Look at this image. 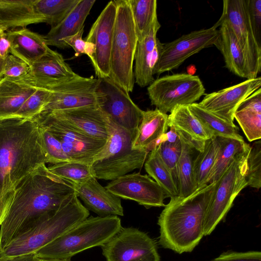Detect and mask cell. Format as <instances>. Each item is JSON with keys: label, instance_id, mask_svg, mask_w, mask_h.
<instances>
[{"label": "cell", "instance_id": "6da1fadb", "mask_svg": "<svg viewBox=\"0 0 261 261\" xmlns=\"http://www.w3.org/2000/svg\"><path fill=\"white\" fill-rule=\"evenodd\" d=\"M44 164L14 189L12 202L1 225L0 251L45 213L54 210L75 192L70 182L52 173Z\"/></svg>", "mask_w": 261, "mask_h": 261}, {"label": "cell", "instance_id": "7a4b0ae2", "mask_svg": "<svg viewBox=\"0 0 261 261\" xmlns=\"http://www.w3.org/2000/svg\"><path fill=\"white\" fill-rule=\"evenodd\" d=\"M46 164L40 126L33 118L0 119V196Z\"/></svg>", "mask_w": 261, "mask_h": 261}, {"label": "cell", "instance_id": "3957f363", "mask_svg": "<svg viewBox=\"0 0 261 261\" xmlns=\"http://www.w3.org/2000/svg\"><path fill=\"white\" fill-rule=\"evenodd\" d=\"M215 182L197 189L187 196L170 198L158 220L159 243L178 254L191 252L204 237L205 214Z\"/></svg>", "mask_w": 261, "mask_h": 261}, {"label": "cell", "instance_id": "277c9868", "mask_svg": "<svg viewBox=\"0 0 261 261\" xmlns=\"http://www.w3.org/2000/svg\"><path fill=\"white\" fill-rule=\"evenodd\" d=\"M89 215L74 193L16 236L0 251V259L35 253Z\"/></svg>", "mask_w": 261, "mask_h": 261}, {"label": "cell", "instance_id": "5b68a950", "mask_svg": "<svg viewBox=\"0 0 261 261\" xmlns=\"http://www.w3.org/2000/svg\"><path fill=\"white\" fill-rule=\"evenodd\" d=\"M121 227L116 216L88 217L35 253L39 258H71L83 251L102 246Z\"/></svg>", "mask_w": 261, "mask_h": 261}, {"label": "cell", "instance_id": "8992f818", "mask_svg": "<svg viewBox=\"0 0 261 261\" xmlns=\"http://www.w3.org/2000/svg\"><path fill=\"white\" fill-rule=\"evenodd\" d=\"M117 7L110 56V77L127 93L135 84L133 63L138 40L128 0L115 1Z\"/></svg>", "mask_w": 261, "mask_h": 261}, {"label": "cell", "instance_id": "52a82bcc", "mask_svg": "<svg viewBox=\"0 0 261 261\" xmlns=\"http://www.w3.org/2000/svg\"><path fill=\"white\" fill-rule=\"evenodd\" d=\"M250 145L238 154L215 182L203 225L204 236L210 235L224 220L234 199L246 186L247 159Z\"/></svg>", "mask_w": 261, "mask_h": 261}, {"label": "cell", "instance_id": "ba28073f", "mask_svg": "<svg viewBox=\"0 0 261 261\" xmlns=\"http://www.w3.org/2000/svg\"><path fill=\"white\" fill-rule=\"evenodd\" d=\"M147 92L151 104L167 114L177 106L195 103L204 94L205 88L198 76L177 73L154 80Z\"/></svg>", "mask_w": 261, "mask_h": 261}, {"label": "cell", "instance_id": "9c48e42d", "mask_svg": "<svg viewBox=\"0 0 261 261\" xmlns=\"http://www.w3.org/2000/svg\"><path fill=\"white\" fill-rule=\"evenodd\" d=\"M32 118L61 142L70 161L91 165L106 145L107 141L84 134L50 113L41 112Z\"/></svg>", "mask_w": 261, "mask_h": 261}, {"label": "cell", "instance_id": "30bf717a", "mask_svg": "<svg viewBox=\"0 0 261 261\" xmlns=\"http://www.w3.org/2000/svg\"><path fill=\"white\" fill-rule=\"evenodd\" d=\"M219 31L215 26L184 34L177 39L162 43L157 38L158 54L153 63V75L178 68L188 58L215 45Z\"/></svg>", "mask_w": 261, "mask_h": 261}, {"label": "cell", "instance_id": "8fae6325", "mask_svg": "<svg viewBox=\"0 0 261 261\" xmlns=\"http://www.w3.org/2000/svg\"><path fill=\"white\" fill-rule=\"evenodd\" d=\"M222 15L214 25L222 22L232 29L246 57L250 79L257 77L261 68V45L255 36L250 21L248 0H224Z\"/></svg>", "mask_w": 261, "mask_h": 261}, {"label": "cell", "instance_id": "7c38bea8", "mask_svg": "<svg viewBox=\"0 0 261 261\" xmlns=\"http://www.w3.org/2000/svg\"><path fill=\"white\" fill-rule=\"evenodd\" d=\"M101 247L107 261H160L155 241L133 227H122Z\"/></svg>", "mask_w": 261, "mask_h": 261}, {"label": "cell", "instance_id": "4fadbf2b", "mask_svg": "<svg viewBox=\"0 0 261 261\" xmlns=\"http://www.w3.org/2000/svg\"><path fill=\"white\" fill-rule=\"evenodd\" d=\"M116 11L115 1L109 2L85 39L86 55L90 58L98 79L110 77L111 50Z\"/></svg>", "mask_w": 261, "mask_h": 261}, {"label": "cell", "instance_id": "5bb4252c", "mask_svg": "<svg viewBox=\"0 0 261 261\" xmlns=\"http://www.w3.org/2000/svg\"><path fill=\"white\" fill-rule=\"evenodd\" d=\"M99 84L98 78L80 76L71 82L59 86L50 90V99L41 112L100 106L105 97L99 89Z\"/></svg>", "mask_w": 261, "mask_h": 261}, {"label": "cell", "instance_id": "9a60e30c", "mask_svg": "<svg viewBox=\"0 0 261 261\" xmlns=\"http://www.w3.org/2000/svg\"><path fill=\"white\" fill-rule=\"evenodd\" d=\"M99 79V89L104 94L105 99L99 107L114 123L128 131L134 139L143 111L133 102L129 93L110 77Z\"/></svg>", "mask_w": 261, "mask_h": 261}, {"label": "cell", "instance_id": "2e32d148", "mask_svg": "<svg viewBox=\"0 0 261 261\" xmlns=\"http://www.w3.org/2000/svg\"><path fill=\"white\" fill-rule=\"evenodd\" d=\"M105 188L120 198L134 200L146 208L165 205L164 191L147 174H127L112 180Z\"/></svg>", "mask_w": 261, "mask_h": 261}, {"label": "cell", "instance_id": "e0dca14e", "mask_svg": "<svg viewBox=\"0 0 261 261\" xmlns=\"http://www.w3.org/2000/svg\"><path fill=\"white\" fill-rule=\"evenodd\" d=\"M29 66V73L20 79L36 88L51 90L80 76L72 70L61 54L50 48Z\"/></svg>", "mask_w": 261, "mask_h": 261}, {"label": "cell", "instance_id": "ac0fdd59", "mask_svg": "<svg viewBox=\"0 0 261 261\" xmlns=\"http://www.w3.org/2000/svg\"><path fill=\"white\" fill-rule=\"evenodd\" d=\"M260 77L247 79L239 84L206 94L199 104L219 118L234 123V114L239 105L260 88Z\"/></svg>", "mask_w": 261, "mask_h": 261}, {"label": "cell", "instance_id": "d6986e66", "mask_svg": "<svg viewBox=\"0 0 261 261\" xmlns=\"http://www.w3.org/2000/svg\"><path fill=\"white\" fill-rule=\"evenodd\" d=\"M49 113L87 135L106 141L109 138V117L99 106Z\"/></svg>", "mask_w": 261, "mask_h": 261}, {"label": "cell", "instance_id": "ffe728a7", "mask_svg": "<svg viewBox=\"0 0 261 261\" xmlns=\"http://www.w3.org/2000/svg\"><path fill=\"white\" fill-rule=\"evenodd\" d=\"M75 194L86 208L99 217L124 215L121 199L103 187L93 177L86 182L75 186Z\"/></svg>", "mask_w": 261, "mask_h": 261}, {"label": "cell", "instance_id": "44dd1931", "mask_svg": "<svg viewBox=\"0 0 261 261\" xmlns=\"http://www.w3.org/2000/svg\"><path fill=\"white\" fill-rule=\"evenodd\" d=\"M149 151L145 149L130 148L119 154L91 164L94 177L96 179L115 180L144 164Z\"/></svg>", "mask_w": 261, "mask_h": 261}, {"label": "cell", "instance_id": "7402d4cb", "mask_svg": "<svg viewBox=\"0 0 261 261\" xmlns=\"http://www.w3.org/2000/svg\"><path fill=\"white\" fill-rule=\"evenodd\" d=\"M168 125L198 152L203 150L205 142L212 137L188 106L175 107L168 116Z\"/></svg>", "mask_w": 261, "mask_h": 261}, {"label": "cell", "instance_id": "603a6c76", "mask_svg": "<svg viewBox=\"0 0 261 261\" xmlns=\"http://www.w3.org/2000/svg\"><path fill=\"white\" fill-rule=\"evenodd\" d=\"M95 0H80L68 14L57 25L51 27L43 36L46 44L63 49L68 48L63 40L84 28L85 21Z\"/></svg>", "mask_w": 261, "mask_h": 261}, {"label": "cell", "instance_id": "cb8c5ba5", "mask_svg": "<svg viewBox=\"0 0 261 261\" xmlns=\"http://www.w3.org/2000/svg\"><path fill=\"white\" fill-rule=\"evenodd\" d=\"M218 27L219 35L214 45L222 54L226 67L238 76L251 79L245 56L232 29L225 22Z\"/></svg>", "mask_w": 261, "mask_h": 261}, {"label": "cell", "instance_id": "d4e9b609", "mask_svg": "<svg viewBox=\"0 0 261 261\" xmlns=\"http://www.w3.org/2000/svg\"><path fill=\"white\" fill-rule=\"evenodd\" d=\"M161 28L158 17L154 19L149 30L138 38L135 56V82L141 87L150 85L154 80L152 61L156 45V34Z\"/></svg>", "mask_w": 261, "mask_h": 261}, {"label": "cell", "instance_id": "484cf974", "mask_svg": "<svg viewBox=\"0 0 261 261\" xmlns=\"http://www.w3.org/2000/svg\"><path fill=\"white\" fill-rule=\"evenodd\" d=\"M168 116L158 109L143 111L142 118L132 142V148L153 150L167 133Z\"/></svg>", "mask_w": 261, "mask_h": 261}, {"label": "cell", "instance_id": "4316f807", "mask_svg": "<svg viewBox=\"0 0 261 261\" xmlns=\"http://www.w3.org/2000/svg\"><path fill=\"white\" fill-rule=\"evenodd\" d=\"M6 32L10 42V53L29 65L44 55L49 49L43 36L23 28Z\"/></svg>", "mask_w": 261, "mask_h": 261}, {"label": "cell", "instance_id": "83f0119b", "mask_svg": "<svg viewBox=\"0 0 261 261\" xmlns=\"http://www.w3.org/2000/svg\"><path fill=\"white\" fill-rule=\"evenodd\" d=\"M35 0H0V28L4 31L9 29L25 28L35 23L44 22L35 9Z\"/></svg>", "mask_w": 261, "mask_h": 261}, {"label": "cell", "instance_id": "f1b7e54d", "mask_svg": "<svg viewBox=\"0 0 261 261\" xmlns=\"http://www.w3.org/2000/svg\"><path fill=\"white\" fill-rule=\"evenodd\" d=\"M37 88L20 78L0 80V119L12 117Z\"/></svg>", "mask_w": 261, "mask_h": 261}, {"label": "cell", "instance_id": "f546056e", "mask_svg": "<svg viewBox=\"0 0 261 261\" xmlns=\"http://www.w3.org/2000/svg\"><path fill=\"white\" fill-rule=\"evenodd\" d=\"M247 139L250 142L261 138V89L244 100L234 114Z\"/></svg>", "mask_w": 261, "mask_h": 261}, {"label": "cell", "instance_id": "4dcf8cb0", "mask_svg": "<svg viewBox=\"0 0 261 261\" xmlns=\"http://www.w3.org/2000/svg\"><path fill=\"white\" fill-rule=\"evenodd\" d=\"M216 137L219 144V150L215 163L208 178L207 184L216 182L236 156L250 146L244 140Z\"/></svg>", "mask_w": 261, "mask_h": 261}, {"label": "cell", "instance_id": "1f68e13d", "mask_svg": "<svg viewBox=\"0 0 261 261\" xmlns=\"http://www.w3.org/2000/svg\"><path fill=\"white\" fill-rule=\"evenodd\" d=\"M188 106L212 137H224L244 140L239 134L238 128L234 123L219 118L204 109L199 103L195 102Z\"/></svg>", "mask_w": 261, "mask_h": 261}, {"label": "cell", "instance_id": "d6a6232c", "mask_svg": "<svg viewBox=\"0 0 261 261\" xmlns=\"http://www.w3.org/2000/svg\"><path fill=\"white\" fill-rule=\"evenodd\" d=\"M179 138L181 143V152L178 164V195L187 196L197 189L193 168L196 156L195 153L197 151L189 143Z\"/></svg>", "mask_w": 261, "mask_h": 261}, {"label": "cell", "instance_id": "836d02e7", "mask_svg": "<svg viewBox=\"0 0 261 261\" xmlns=\"http://www.w3.org/2000/svg\"><path fill=\"white\" fill-rule=\"evenodd\" d=\"M219 150L216 137L205 142L201 151L198 152L193 162V175L196 188L207 184V180L214 166Z\"/></svg>", "mask_w": 261, "mask_h": 261}, {"label": "cell", "instance_id": "e575fe53", "mask_svg": "<svg viewBox=\"0 0 261 261\" xmlns=\"http://www.w3.org/2000/svg\"><path fill=\"white\" fill-rule=\"evenodd\" d=\"M145 171L162 188L167 197L177 196L178 191L172 174L156 148L150 151L144 163Z\"/></svg>", "mask_w": 261, "mask_h": 261}, {"label": "cell", "instance_id": "d590c367", "mask_svg": "<svg viewBox=\"0 0 261 261\" xmlns=\"http://www.w3.org/2000/svg\"><path fill=\"white\" fill-rule=\"evenodd\" d=\"M108 131L109 137L106 145L95 157L93 162L108 158L132 148L133 136L126 129L114 123L109 117Z\"/></svg>", "mask_w": 261, "mask_h": 261}, {"label": "cell", "instance_id": "8d00e7d4", "mask_svg": "<svg viewBox=\"0 0 261 261\" xmlns=\"http://www.w3.org/2000/svg\"><path fill=\"white\" fill-rule=\"evenodd\" d=\"M80 0H35L36 12L44 22L55 27L59 24Z\"/></svg>", "mask_w": 261, "mask_h": 261}, {"label": "cell", "instance_id": "74e56055", "mask_svg": "<svg viewBox=\"0 0 261 261\" xmlns=\"http://www.w3.org/2000/svg\"><path fill=\"white\" fill-rule=\"evenodd\" d=\"M54 174L75 186L82 184L94 177L91 165L76 161H66L48 167Z\"/></svg>", "mask_w": 261, "mask_h": 261}, {"label": "cell", "instance_id": "f35d334b", "mask_svg": "<svg viewBox=\"0 0 261 261\" xmlns=\"http://www.w3.org/2000/svg\"><path fill=\"white\" fill-rule=\"evenodd\" d=\"M138 37L140 38L150 29L157 16L156 0H128Z\"/></svg>", "mask_w": 261, "mask_h": 261}, {"label": "cell", "instance_id": "ab89813d", "mask_svg": "<svg viewBox=\"0 0 261 261\" xmlns=\"http://www.w3.org/2000/svg\"><path fill=\"white\" fill-rule=\"evenodd\" d=\"M155 148L160 156L169 169L178 190V164L181 152V143L179 137L175 141H171L166 140L164 136Z\"/></svg>", "mask_w": 261, "mask_h": 261}, {"label": "cell", "instance_id": "60d3db41", "mask_svg": "<svg viewBox=\"0 0 261 261\" xmlns=\"http://www.w3.org/2000/svg\"><path fill=\"white\" fill-rule=\"evenodd\" d=\"M36 88V91L12 117L31 119L42 111L50 99L51 91L45 89Z\"/></svg>", "mask_w": 261, "mask_h": 261}, {"label": "cell", "instance_id": "b9f144b4", "mask_svg": "<svg viewBox=\"0 0 261 261\" xmlns=\"http://www.w3.org/2000/svg\"><path fill=\"white\" fill-rule=\"evenodd\" d=\"M261 141H255L251 146L247 159V186L260 189L261 187Z\"/></svg>", "mask_w": 261, "mask_h": 261}, {"label": "cell", "instance_id": "7bdbcfd3", "mask_svg": "<svg viewBox=\"0 0 261 261\" xmlns=\"http://www.w3.org/2000/svg\"><path fill=\"white\" fill-rule=\"evenodd\" d=\"M39 126L42 144L46 156V163L54 165L70 161L63 151L61 142L47 130Z\"/></svg>", "mask_w": 261, "mask_h": 261}, {"label": "cell", "instance_id": "ee69618b", "mask_svg": "<svg viewBox=\"0 0 261 261\" xmlns=\"http://www.w3.org/2000/svg\"><path fill=\"white\" fill-rule=\"evenodd\" d=\"M29 64L16 56L9 54L4 59V77L19 79L30 72Z\"/></svg>", "mask_w": 261, "mask_h": 261}, {"label": "cell", "instance_id": "f6af8a7d", "mask_svg": "<svg viewBox=\"0 0 261 261\" xmlns=\"http://www.w3.org/2000/svg\"><path fill=\"white\" fill-rule=\"evenodd\" d=\"M210 261H261V252H237L229 250L223 252L219 256Z\"/></svg>", "mask_w": 261, "mask_h": 261}, {"label": "cell", "instance_id": "bcb514c9", "mask_svg": "<svg viewBox=\"0 0 261 261\" xmlns=\"http://www.w3.org/2000/svg\"><path fill=\"white\" fill-rule=\"evenodd\" d=\"M248 8L255 36L261 45V0H248Z\"/></svg>", "mask_w": 261, "mask_h": 261}, {"label": "cell", "instance_id": "7dc6e473", "mask_svg": "<svg viewBox=\"0 0 261 261\" xmlns=\"http://www.w3.org/2000/svg\"><path fill=\"white\" fill-rule=\"evenodd\" d=\"M84 28L76 34L66 37L63 41L68 47H71L75 51L74 57H77L87 54V44L82 38Z\"/></svg>", "mask_w": 261, "mask_h": 261}, {"label": "cell", "instance_id": "c3c4849f", "mask_svg": "<svg viewBox=\"0 0 261 261\" xmlns=\"http://www.w3.org/2000/svg\"><path fill=\"white\" fill-rule=\"evenodd\" d=\"M14 194L13 190L6 195L0 196V226L5 219L12 202Z\"/></svg>", "mask_w": 261, "mask_h": 261}, {"label": "cell", "instance_id": "681fc988", "mask_svg": "<svg viewBox=\"0 0 261 261\" xmlns=\"http://www.w3.org/2000/svg\"><path fill=\"white\" fill-rule=\"evenodd\" d=\"M11 44L6 32L2 30L0 32V56L5 58L10 53Z\"/></svg>", "mask_w": 261, "mask_h": 261}, {"label": "cell", "instance_id": "f907efd6", "mask_svg": "<svg viewBox=\"0 0 261 261\" xmlns=\"http://www.w3.org/2000/svg\"><path fill=\"white\" fill-rule=\"evenodd\" d=\"M0 261H38L35 253L0 259Z\"/></svg>", "mask_w": 261, "mask_h": 261}, {"label": "cell", "instance_id": "816d5d0a", "mask_svg": "<svg viewBox=\"0 0 261 261\" xmlns=\"http://www.w3.org/2000/svg\"><path fill=\"white\" fill-rule=\"evenodd\" d=\"M38 261H71V258H45L37 257Z\"/></svg>", "mask_w": 261, "mask_h": 261}, {"label": "cell", "instance_id": "f5cc1de1", "mask_svg": "<svg viewBox=\"0 0 261 261\" xmlns=\"http://www.w3.org/2000/svg\"><path fill=\"white\" fill-rule=\"evenodd\" d=\"M4 58L0 56V80L4 77Z\"/></svg>", "mask_w": 261, "mask_h": 261}, {"label": "cell", "instance_id": "db71d44e", "mask_svg": "<svg viewBox=\"0 0 261 261\" xmlns=\"http://www.w3.org/2000/svg\"><path fill=\"white\" fill-rule=\"evenodd\" d=\"M2 30L1 29V28H0V32H1Z\"/></svg>", "mask_w": 261, "mask_h": 261}]
</instances>
